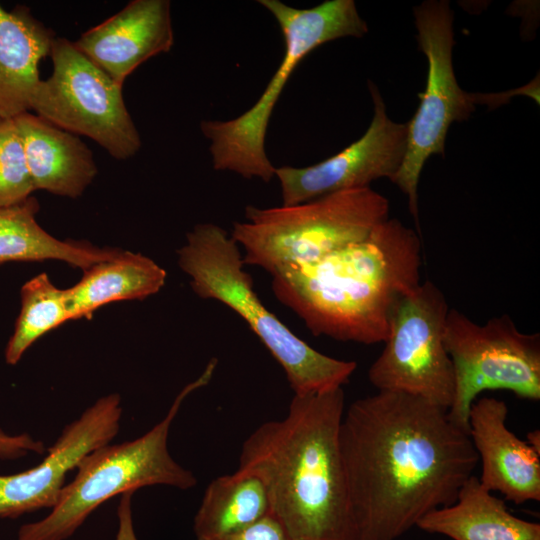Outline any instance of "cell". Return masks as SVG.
<instances>
[{
    "label": "cell",
    "instance_id": "1",
    "mask_svg": "<svg viewBox=\"0 0 540 540\" xmlns=\"http://www.w3.org/2000/svg\"><path fill=\"white\" fill-rule=\"evenodd\" d=\"M339 443L358 540H397L454 503L479 463L447 410L399 392L351 403Z\"/></svg>",
    "mask_w": 540,
    "mask_h": 540
},
{
    "label": "cell",
    "instance_id": "2",
    "mask_svg": "<svg viewBox=\"0 0 540 540\" xmlns=\"http://www.w3.org/2000/svg\"><path fill=\"white\" fill-rule=\"evenodd\" d=\"M343 388L294 395L287 415L243 442L238 469L261 479L290 540H358L341 456Z\"/></svg>",
    "mask_w": 540,
    "mask_h": 540
},
{
    "label": "cell",
    "instance_id": "3",
    "mask_svg": "<svg viewBox=\"0 0 540 540\" xmlns=\"http://www.w3.org/2000/svg\"><path fill=\"white\" fill-rule=\"evenodd\" d=\"M421 239L388 218L364 240L272 274L271 288L315 336L376 344L389 337L400 300L420 282Z\"/></svg>",
    "mask_w": 540,
    "mask_h": 540
},
{
    "label": "cell",
    "instance_id": "4",
    "mask_svg": "<svg viewBox=\"0 0 540 540\" xmlns=\"http://www.w3.org/2000/svg\"><path fill=\"white\" fill-rule=\"evenodd\" d=\"M177 254L194 293L219 301L247 323L282 367L294 395L330 392L349 381L356 362L315 350L263 305L244 270L241 250L225 229L213 223L197 224Z\"/></svg>",
    "mask_w": 540,
    "mask_h": 540
},
{
    "label": "cell",
    "instance_id": "5",
    "mask_svg": "<svg viewBox=\"0 0 540 540\" xmlns=\"http://www.w3.org/2000/svg\"><path fill=\"white\" fill-rule=\"evenodd\" d=\"M278 23L284 39L283 58L255 104L227 120H207L201 132L210 141L213 168L243 178L270 182L276 167L265 151L267 127L279 97L299 63L326 42L344 37L360 38L368 32L353 0H326L312 8L298 9L280 0H259Z\"/></svg>",
    "mask_w": 540,
    "mask_h": 540
},
{
    "label": "cell",
    "instance_id": "6",
    "mask_svg": "<svg viewBox=\"0 0 540 540\" xmlns=\"http://www.w3.org/2000/svg\"><path fill=\"white\" fill-rule=\"evenodd\" d=\"M216 366L217 360L212 358L203 373L176 396L165 417L144 435L87 454L52 511L37 522L22 525L17 540H66L99 506L126 492L153 485L193 488L195 475L169 453V430L184 399L210 382Z\"/></svg>",
    "mask_w": 540,
    "mask_h": 540
},
{
    "label": "cell",
    "instance_id": "7",
    "mask_svg": "<svg viewBox=\"0 0 540 540\" xmlns=\"http://www.w3.org/2000/svg\"><path fill=\"white\" fill-rule=\"evenodd\" d=\"M244 216L230 234L244 252L243 263L272 275L364 240L389 218V201L369 186L291 206L248 205Z\"/></svg>",
    "mask_w": 540,
    "mask_h": 540
},
{
    "label": "cell",
    "instance_id": "8",
    "mask_svg": "<svg viewBox=\"0 0 540 540\" xmlns=\"http://www.w3.org/2000/svg\"><path fill=\"white\" fill-rule=\"evenodd\" d=\"M452 361L455 392L450 419L468 431V415L485 390H507L519 398L540 399V334L523 333L506 314L477 324L449 309L444 330Z\"/></svg>",
    "mask_w": 540,
    "mask_h": 540
},
{
    "label": "cell",
    "instance_id": "9",
    "mask_svg": "<svg viewBox=\"0 0 540 540\" xmlns=\"http://www.w3.org/2000/svg\"><path fill=\"white\" fill-rule=\"evenodd\" d=\"M49 55L52 74L40 80L30 109L65 131L94 140L115 159L133 157L142 142L122 85L66 38L55 37Z\"/></svg>",
    "mask_w": 540,
    "mask_h": 540
},
{
    "label": "cell",
    "instance_id": "10",
    "mask_svg": "<svg viewBox=\"0 0 540 540\" xmlns=\"http://www.w3.org/2000/svg\"><path fill=\"white\" fill-rule=\"evenodd\" d=\"M417 41L426 56V85L420 103L407 123L406 152L391 182L406 195L408 208L420 234L418 183L430 156H444L445 140L451 124L468 119L475 105L484 103L482 94L468 93L458 84L452 64L453 11L445 0H429L413 9Z\"/></svg>",
    "mask_w": 540,
    "mask_h": 540
},
{
    "label": "cell",
    "instance_id": "11",
    "mask_svg": "<svg viewBox=\"0 0 540 540\" xmlns=\"http://www.w3.org/2000/svg\"><path fill=\"white\" fill-rule=\"evenodd\" d=\"M448 311L443 292L431 280L400 300L385 346L368 370L378 391L405 393L449 410L455 376L444 343Z\"/></svg>",
    "mask_w": 540,
    "mask_h": 540
},
{
    "label": "cell",
    "instance_id": "12",
    "mask_svg": "<svg viewBox=\"0 0 540 540\" xmlns=\"http://www.w3.org/2000/svg\"><path fill=\"white\" fill-rule=\"evenodd\" d=\"M374 113L365 133L349 146L306 167L284 165L275 169L282 205L291 206L397 174L407 146V123L391 120L377 86L368 81Z\"/></svg>",
    "mask_w": 540,
    "mask_h": 540
},
{
    "label": "cell",
    "instance_id": "13",
    "mask_svg": "<svg viewBox=\"0 0 540 540\" xmlns=\"http://www.w3.org/2000/svg\"><path fill=\"white\" fill-rule=\"evenodd\" d=\"M121 416L118 394L101 397L64 427L42 462L19 473L0 475V518L14 519L55 507L66 474L87 454L111 442L118 434Z\"/></svg>",
    "mask_w": 540,
    "mask_h": 540
},
{
    "label": "cell",
    "instance_id": "14",
    "mask_svg": "<svg viewBox=\"0 0 540 540\" xmlns=\"http://www.w3.org/2000/svg\"><path fill=\"white\" fill-rule=\"evenodd\" d=\"M76 48L123 86L148 59L174 45L169 0H133L122 10L83 33Z\"/></svg>",
    "mask_w": 540,
    "mask_h": 540
},
{
    "label": "cell",
    "instance_id": "15",
    "mask_svg": "<svg viewBox=\"0 0 540 540\" xmlns=\"http://www.w3.org/2000/svg\"><path fill=\"white\" fill-rule=\"evenodd\" d=\"M508 408L493 397L476 399L468 415V434L481 462L480 483L515 503L540 500V455L506 424Z\"/></svg>",
    "mask_w": 540,
    "mask_h": 540
},
{
    "label": "cell",
    "instance_id": "16",
    "mask_svg": "<svg viewBox=\"0 0 540 540\" xmlns=\"http://www.w3.org/2000/svg\"><path fill=\"white\" fill-rule=\"evenodd\" d=\"M22 137L35 190L77 198L98 169L93 152L75 134L24 112L14 118Z\"/></svg>",
    "mask_w": 540,
    "mask_h": 540
},
{
    "label": "cell",
    "instance_id": "17",
    "mask_svg": "<svg viewBox=\"0 0 540 540\" xmlns=\"http://www.w3.org/2000/svg\"><path fill=\"white\" fill-rule=\"evenodd\" d=\"M55 36L25 6L0 5V118L30 110L40 82L39 63L50 54Z\"/></svg>",
    "mask_w": 540,
    "mask_h": 540
},
{
    "label": "cell",
    "instance_id": "18",
    "mask_svg": "<svg viewBox=\"0 0 540 540\" xmlns=\"http://www.w3.org/2000/svg\"><path fill=\"white\" fill-rule=\"evenodd\" d=\"M416 527L452 540H540L539 523L514 516L474 475L454 503L428 513Z\"/></svg>",
    "mask_w": 540,
    "mask_h": 540
},
{
    "label": "cell",
    "instance_id": "19",
    "mask_svg": "<svg viewBox=\"0 0 540 540\" xmlns=\"http://www.w3.org/2000/svg\"><path fill=\"white\" fill-rule=\"evenodd\" d=\"M166 271L141 253L119 251L113 258L84 270L68 288L72 320L90 319L101 306L116 301L145 299L164 286Z\"/></svg>",
    "mask_w": 540,
    "mask_h": 540
},
{
    "label": "cell",
    "instance_id": "20",
    "mask_svg": "<svg viewBox=\"0 0 540 540\" xmlns=\"http://www.w3.org/2000/svg\"><path fill=\"white\" fill-rule=\"evenodd\" d=\"M38 210V201L31 196L22 203L0 207V264L55 259L84 271L119 252L56 239L38 224Z\"/></svg>",
    "mask_w": 540,
    "mask_h": 540
},
{
    "label": "cell",
    "instance_id": "21",
    "mask_svg": "<svg viewBox=\"0 0 540 540\" xmlns=\"http://www.w3.org/2000/svg\"><path fill=\"white\" fill-rule=\"evenodd\" d=\"M270 512L268 492L261 479L237 469L207 486L194 518V533L197 540H223Z\"/></svg>",
    "mask_w": 540,
    "mask_h": 540
},
{
    "label": "cell",
    "instance_id": "22",
    "mask_svg": "<svg viewBox=\"0 0 540 540\" xmlns=\"http://www.w3.org/2000/svg\"><path fill=\"white\" fill-rule=\"evenodd\" d=\"M21 308L5 349V361L15 365L41 336L72 320L68 289L57 288L46 273L27 281L20 290Z\"/></svg>",
    "mask_w": 540,
    "mask_h": 540
},
{
    "label": "cell",
    "instance_id": "23",
    "mask_svg": "<svg viewBox=\"0 0 540 540\" xmlns=\"http://www.w3.org/2000/svg\"><path fill=\"white\" fill-rule=\"evenodd\" d=\"M35 190L14 118H0V207L27 200Z\"/></svg>",
    "mask_w": 540,
    "mask_h": 540
},
{
    "label": "cell",
    "instance_id": "24",
    "mask_svg": "<svg viewBox=\"0 0 540 540\" xmlns=\"http://www.w3.org/2000/svg\"><path fill=\"white\" fill-rule=\"evenodd\" d=\"M223 540H290L281 522L270 512L247 528Z\"/></svg>",
    "mask_w": 540,
    "mask_h": 540
},
{
    "label": "cell",
    "instance_id": "25",
    "mask_svg": "<svg viewBox=\"0 0 540 540\" xmlns=\"http://www.w3.org/2000/svg\"><path fill=\"white\" fill-rule=\"evenodd\" d=\"M31 452L43 454L45 445L27 433L9 435L0 429V459H17Z\"/></svg>",
    "mask_w": 540,
    "mask_h": 540
},
{
    "label": "cell",
    "instance_id": "26",
    "mask_svg": "<svg viewBox=\"0 0 540 540\" xmlns=\"http://www.w3.org/2000/svg\"><path fill=\"white\" fill-rule=\"evenodd\" d=\"M134 492L121 495L117 507L118 531L115 540H138L133 526L132 497Z\"/></svg>",
    "mask_w": 540,
    "mask_h": 540
},
{
    "label": "cell",
    "instance_id": "27",
    "mask_svg": "<svg viewBox=\"0 0 540 540\" xmlns=\"http://www.w3.org/2000/svg\"><path fill=\"white\" fill-rule=\"evenodd\" d=\"M538 455H540V431L532 430L526 434L525 441Z\"/></svg>",
    "mask_w": 540,
    "mask_h": 540
}]
</instances>
